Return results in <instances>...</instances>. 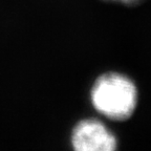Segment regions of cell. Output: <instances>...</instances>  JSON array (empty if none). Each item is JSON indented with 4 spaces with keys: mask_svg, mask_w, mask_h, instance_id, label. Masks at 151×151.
<instances>
[{
    "mask_svg": "<svg viewBox=\"0 0 151 151\" xmlns=\"http://www.w3.org/2000/svg\"><path fill=\"white\" fill-rule=\"evenodd\" d=\"M89 97L92 107L103 122H122L129 119L137 107V88L124 73L105 71L92 82Z\"/></svg>",
    "mask_w": 151,
    "mask_h": 151,
    "instance_id": "6da1fadb",
    "label": "cell"
},
{
    "mask_svg": "<svg viewBox=\"0 0 151 151\" xmlns=\"http://www.w3.org/2000/svg\"><path fill=\"white\" fill-rule=\"evenodd\" d=\"M76 151H116V135L99 118H83L76 122L69 134Z\"/></svg>",
    "mask_w": 151,
    "mask_h": 151,
    "instance_id": "7a4b0ae2",
    "label": "cell"
},
{
    "mask_svg": "<svg viewBox=\"0 0 151 151\" xmlns=\"http://www.w3.org/2000/svg\"><path fill=\"white\" fill-rule=\"evenodd\" d=\"M103 1L121 3V4L128 5V6H133V5H137V4H139V3H141L143 0H103Z\"/></svg>",
    "mask_w": 151,
    "mask_h": 151,
    "instance_id": "3957f363",
    "label": "cell"
}]
</instances>
